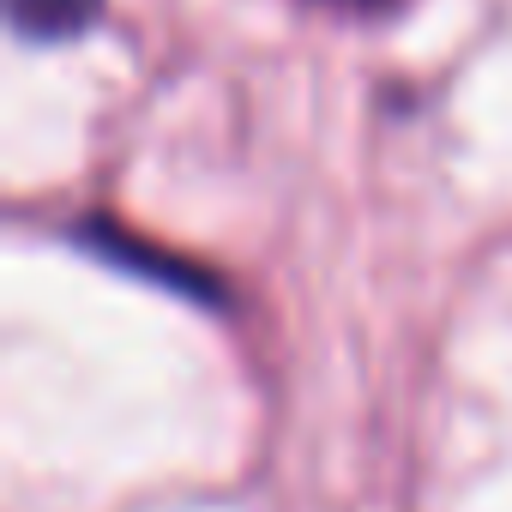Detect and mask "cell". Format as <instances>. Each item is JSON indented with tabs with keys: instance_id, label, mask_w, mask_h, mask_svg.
Masks as SVG:
<instances>
[{
	"instance_id": "obj_2",
	"label": "cell",
	"mask_w": 512,
	"mask_h": 512,
	"mask_svg": "<svg viewBox=\"0 0 512 512\" xmlns=\"http://www.w3.org/2000/svg\"><path fill=\"white\" fill-rule=\"evenodd\" d=\"M344 7H362V13H392L398 0H344Z\"/></svg>"
},
{
	"instance_id": "obj_1",
	"label": "cell",
	"mask_w": 512,
	"mask_h": 512,
	"mask_svg": "<svg viewBox=\"0 0 512 512\" xmlns=\"http://www.w3.org/2000/svg\"><path fill=\"white\" fill-rule=\"evenodd\" d=\"M7 13L25 37L37 43H61V37H79L97 25L103 13V0H7Z\"/></svg>"
}]
</instances>
